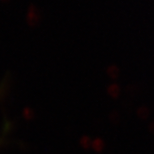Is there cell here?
Here are the masks:
<instances>
[{
    "mask_svg": "<svg viewBox=\"0 0 154 154\" xmlns=\"http://www.w3.org/2000/svg\"><path fill=\"white\" fill-rule=\"evenodd\" d=\"M149 113H150L149 109L144 105L140 106L139 108L137 109V115L141 119H147L149 117Z\"/></svg>",
    "mask_w": 154,
    "mask_h": 154,
    "instance_id": "5b68a950",
    "label": "cell"
},
{
    "mask_svg": "<svg viewBox=\"0 0 154 154\" xmlns=\"http://www.w3.org/2000/svg\"><path fill=\"white\" fill-rule=\"evenodd\" d=\"M23 115L26 119L30 120L34 117V111H33L30 107H25V108L23 109Z\"/></svg>",
    "mask_w": 154,
    "mask_h": 154,
    "instance_id": "8992f818",
    "label": "cell"
},
{
    "mask_svg": "<svg viewBox=\"0 0 154 154\" xmlns=\"http://www.w3.org/2000/svg\"><path fill=\"white\" fill-rule=\"evenodd\" d=\"M9 73L5 75L3 81L0 83V101L3 100L4 98L7 96L8 92H9V88H10V77H9Z\"/></svg>",
    "mask_w": 154,
    "mask_h": 154,
    "instance_id": "7a4b0ae2",
    "label": "cell"
},
{
    "mask_svg": "<svg viewBox=\"0 0 154 154\" xmlns=\"http://www.w3.org/2000/svg\"><path fill=\"white\" fill-rule=\"evenodd\" d=\"M107 93H108L112 98L117 99V98L120 96L121 89H120L119 85H117L116 83H112V84H110L108 87H107Z\"/></svg>",
    "mask_w": 154,
    "mask_h": 154,
    "instance_id": "3957f363",
    "label": "cell"
},
{
    "mask_svg": "<svg viewBox=\"0 0 154 154\" xmlns=\"http://www.w3.org/2000/svg\"><path fill=\"white\" fill-rule=\"evenodd\" d=\"M107 75H108L111 79H117L119 76V73H120V70L119 68L117 67L116 65H109L108 67H107Z\"/></svg>",
    "mask_w": 154,
    "mask_h": 154,
    "instance_id": "277c9868",
    "label": "cell"
},
{
    "mask_svg": "<svg viewBox=\"0 0 154 154\" xmlns=\"http://www.w3.org/2000/svg\"><path fill=\"white\" fill-rule=\"evenodd\" d=\"M1 1H2V2H9L10 0H1Z\"/></svg>",
    "mask_w": 154,
    "mask_h": 154,
    "instance_id": "30bf717a",
    "label": "cell"
},
{
    "mask_svg": "<svg viewBox=\"0 0 154 154\" xmlns=\"http://www.w3.org/2000/svg\"><path fill=\"white\" fill-rule=\"evenodd\" d=\"M40 19H41V17H40L39 9L36 7L34 4H30L28 7L27 16H26L27 24H28L30 27H35L39 24Z\"/></svg>",
    "mask_w": 154,
    "mask_h": 154,
    "instance_id": "6da1fadb",
    "label": "cell"
},
{
    "mask_svg": "<svg viewBox=\"0 0 154 154\" xmlns=\"http://www.w3.org/2000/svg\"><path fill=\"white\" fill-rule=\"evenodd\" d=\"M149 128H150V130H151L152 132H154V122H152L151 124H150Z\"/></svg>",
    "mask_w": 154,
    "mask_h": 154,
    "instance_id": "9c48e42d",
    "label": "cell"
},
{
    "mask_svg": "<svg viewBox=\"0 0 154 154\" xmlns=\"http://www.w3.org/2000/svg\"><path fill=\"white\" fill-rule=\"evenodd\" d=\"M119 114H118V112H116V111H112L111 113H110V115H109V118L110 120H111L112 122H114V123H117L119 121Z\"/></svg>",
    "mask_w": 154,
    "mask_h": 154,
    "instance_id": "52a82bcc",
    "label": "cell"
},
{
    "mask_svg": "<svg viewBox=\"0 0 154 154\" xmlns=\"http://www.w3.org/2000/svg\"><path fill=\"white\" fill-rule=\"evenodd\" d=\"M102 145H103V143H102V141H101V139H96L93 142V146H94V148L95 149H100L101 147H102Z\"/></svg>",
    "mask_w": 154,
    "mask_h": 154,
    "instance_id": "ba28073f",
    "label": "cell"
}]
</instances>
